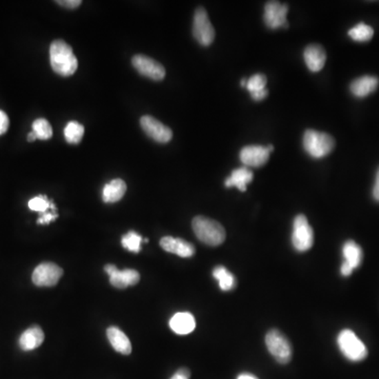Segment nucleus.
I'll return each mask as SVG.
<instances>
[{"label":"nucleus","instance_id":"2","mask_svg":"<svg viewBox=\"0 0 379 379\" xmlns=\"http://www.w3.org/2000/svg\"><path fill=\"white\" fill-rule=\"evenodd\" d=\"M192 227L197 238L210 247L221 245L225 240V227L218 221L205 216H196L193 219Z\"/></svg>","mask_w":379,"mask_h":379},{"label":"nucleus","instance_id":"16","mask_svg":"<svg viewBox=\"0 0 379 379\" xmlns=\"http://www.w3.org/2000/svg\"><path fill=\"white\" fill-rule=\"evenodd\" d=\"M379 79L376 76L366 75L355 79L351 83L350 91L357 99H365L376 91Z\"/></svg>","mask_w":379,"mask_h":379},{"label":"nucleus","instance_id":"1","mask_svg":"<svg viewBox=\"0 0 379 379\" xmlns=\"http://www.w3.org/2000/svg\"><path fill=\"white\" fill-rule=\"evenodd\" d=\"M50 61L56 74L69 77L79 68V61L74 55L73 50L65 41L57 39L50 47Z\"/></svg>","mask_w":379,"mask_h":379},{"label":"nucleus","instance_id":"30","mask_svg":"<svg viewBox=\"0 0 379 379\" xmlns=\"http://www.w3.org/2000/svg\"><path fill=\"white\" fill-rule=\"evenodd\" d=\"M9 117L5 112L0 110V135L5 134L6 132L9 129Z\"/></svg>","mask_w":379,"mask_h":379},{"label":"nucleus","instance_id":"4","mask_svg":"<svg viewBox=\"0 0 379 379\" xmlns=\"http://www.w3.org/2000/svg\"><path fill=\"white\" fill-rule=\"evenodd\" d=\"M337 345L342 355L350 362H362L368 356V349L366 345L349 329L339 333L337 336Z\"/></svg>","mask_w":379,"mask_h":379},{"label":"nucleus","instance_id":"31","mask_svg":"<svg viewBox=\"0 0 379 379\" xmlns=\"http://www.w3.org/2000/svg\"><path fill=\"white\" fill-rule=\"evenodd\" d=\"M57 217H59V214L56 212L43 213V214L38 218L37 223L38 225H47V223L55 221Z\"/></svg>","mask_w":379,"mask_h":379},{"label":"nucleus","instance_id":"24","mask_svg":"<svg viewBox=\"0 0 379 379\" xmlns=\"http://www.w3.org/2000/svg\"><path fill=\"white\" fill-rule=\"evenodd\" d=\"M213 277L218 281L219 288L223 291H231L236 286L234 275L227 271L223 265H218L213 270Z\"/></svg>","mask_w":379,"mask_h":379},{"label":"nucleus","instance_id":"26","mask_svg":"<svg viewBox=\"0 0 379 379\" xmlns=\"http://www.w3.org/2000/svg\"><path fill=\"white\" fill-rule=\"evenodd\" d=\"M83 134H85V127L77 121H70L65 127V139L71 145H77L81 143Z\"/></svg>","mask_w":379,"mask_h":379},{"label":"nucleus","instance_id":"17","mask_svg":"<svg viewBox=\"0 0 379 379\" xmlns=\"http://www.w3.org/2000/svg\"><path fill=\"white\" fill-rule=\"evenodd\" d=\"M303 59L311 72L320 71L326 65L327 53L319 45H309L303 52Z\"/></svg>","mask_w":379,"mask_h":379},{"label":"nucleus","instance_id":"34","mask_svg":"<svg viewBox=\"0 0 379 379\" xmlns=\"http://www.w3.org/2000/svg\"><path fill=\"white\" fill-rule=\"evenodd\" d=\"M373 198L379 203V167L377 170L376 177H375L374 187H373Z\"/></svg>","mask_w":379,"mask_h":379},{"label":"nucleus","instance_id":"6","mask_svg":"<svg viewBox=\"0 0 379 379\" xmlns=\"http://www.w3.org/2000/svg\"><path fill=\"white\" fill-rule=\"evenodd\" d=\"M314 243V233L305 215H297L293 223L292 245L298 252H307Z\"/></svg>","mask_w":379,"mask_h":379},{"label":"nucleus","instance_id":"37","mask_svg":"<svg viewBox=\"0 0 379 379\" xmlns=\"http://www.w3.org/2000/svg\"><path fill=\"white\" fill-rule=\"evenodd\" d=\"M240 85L243 88L247 87V79H241Z\"/></svg>","mask_w":379,"mask_h":379},{"label":"nucleus","instance_id":"22","mask_svg":"<svg viewBox=\"0 0 379 379\" xmlns=\"http://www.w3.org/2000/svg\"><path fill=\"white\" fill-rule=\"evenodd\" d=\"M127 185L123 179H114L105 185L103 191V201L107 203H117L125 196Z\"/></svg>","mask_w":379,"mask_h":379},{"label":"nucleus","instance_id":"7","mask_svg":"<svg viewBox=\"0 0 379 379\" xmlns=\"http://www.w3.org/2000/svg\"><path fill=\"white\" fill-rule=\"evenodd\" d=\"M193 35L199 45L209 47L212 45L215 38V30L207 17V11L203 8H198L195 11L193 21Z\"/></svg>","mask_w":379,"mask_h":379},{"label":"nucleus","instance_id":"12","mask_svg":"<svg viewBox=\"0 0 379 379\" xmlns=\"http://www.w3.org/2000/svg\"><path fill=\"white\" fill-rule=\"evenodd\" d=\"M141 125L145 134L159 143H169L173 137L172 130L154 117L145 115L141 119Z\"/></svg>","mask_w":379,"mask_h":379},{"label":"nucleus","instance_id":"11","mask_svg":"<svg viewBox=\"0 0 379 379\" xmlns=\"http://www.w3.org/2000/svg\"><path fill=\"white\" fill-rule=\"evenodd\" d=\"M132 65L141 75L152 81H163L165 76V70L161 63L145 55H135L132 59Z\"/></svg>","mask_w":379,"mask_h":379},{"label":"nucleus","instance_id":"14","mask_svg":"<svg viewBox=\"0 0 379 379\" xmlns=\"http://www.w3.org/2000/svg\"><path fill=\"white\" fill-rule=\"evenodd\" d=\"M105 271L110 276V283L112 286L117 289H125L127 287L135 286L141 279L139 273L133 269L119 271L115 265H107L105 267Z\"/></svg>","mask_w":379,"mask_h":379},{"label":"nucleus","instance_id":"33","mask_svg":"<svg viewBox=\"0 0 379 379\" xmlns=\"http://www.w3.org/2000/svg\"><path fill=\"white\" fill-rule=\"evenodd\" d=\"M191 373L187 368H181L171 377V379H190Z\"/></svg>","mask_w":379,"mask_h":379},{"label":"nucleus","instance_id":"13","mask_svg":"<svg viewBox=\"0 0 379 379\" xmlns=\"http://www.w3.org/2000/svg\"><path fill=\"white\" fill-rule=\"evenodd\" d=\"M342 255H344L345 261L341 265L340 273L342 276L348 277L352 274L355 269L362 265L364 253L362 248L354 240H348L342 247Z\"/></svg>","mask_w":379,"mask_h":379},{"label":"nucleus","instance_id":"18","mask_svg":"<svg viewBox=\"0 0 379 379\" xmlns=\"http://www.w3.org/2000/svg\"><path fill=\"white\" fill-rule=\"evenodd\" d=\"M196 327L194 316L189 312L176 313L170 320V328L178 335H187Z\"/></svg>","mask_w":379,"mask_h":379},{"label":"nucleus","instance_id":"23","mask_svg":"<svg viewBox=\"0 0 379 379\" xmlns=\"http://www.w3.org/2000/svg\"><path fill=\"white\" fill-rule=\"evenodd\" d=\"M267 85V77L263 74H255L247 81V90L250 92L253 101H261L268 96V90L265 89Z\"/></svg>","mask_w":379,"mask_h":379},{"label":"nucleus","instance_id":"15","mask_svg":"<svg viewBox=\"0 0 379 379\" xmlns=\"http://www.w3.org/2000/svg\"><path fill=\"white\" fill-rule=\"evenodd\" d=\"M161 247L165 252L172 253L183 258H189L195 254V247L189 241L167 236L161 238Z\"/></svg>","mask_w":379,"mask_h":379},{"label":"nucleus","instance_id":"27","mask_svg":"<svg viewBox=\"0 0 379 379\" xmlns=\"http://www.w3.org/2000/svg\"><path fill=\"white\" fill-rule=\"evenodd\" d=\"M141 243H143V237L134 231H130L129 233L123 235L121 239L123 248L133 253H139L141 251Z\"/></svg>","mask_w":379,"mask_h":379},{"label":"nucleus","instance_id":"3","mask_svg":"<svg viewBox=\"0 0 379 379\" xmlns=\"http://www.w3.org/2000/svg\"><path fill=\"white\" fill-rule=\"evenodd\" d=\"M303 149L313 158H322L330 154L335 147V141L324 132L307 130L303 135Z\"/></svg>","mask_w":379,"mask_h":379},{"label":"nucleus","instance_id":"21","mask_svg":"<svg viewBox=\"0 0 379 379\" xmlns=\"http://www.w3.org/2000/svg\"><path fill=\"white\" fill-rule=\"evenodd\" d=\"M253 173L247 167H238L234 170L229 178L225 179V185L227 187H235L240 191H247V185L253 181Z\"/></svg>","mask_w":379,"mask_h":379},{"label":"nucleus","instance_id":"25","mask_svg":"<svg viewBox=\"0 0 379 379\" xmlns=\"http://www.w3.org/2000/svg\"><path fill=\"white\" fill-rule=\"evenodd\" d=\"M348 35L357 43H367L372 39L374 30L365 23H359L358 25L349 30Z\"/></svg>","mask_w":379,"mask_h":379},{"label":"nucleus","instance_id":"19","mask_svg":"<svg viewBox=\"0 0 379 379\" xmlns=\"http://www.w3.org/2000/svg\"><path fill=\"white\" fill-rule=\"evenodd\" d=\"M45 340V333L38 326L25 330L19 338V346L23 351H32L41 347Z\"/></svg>","mask_w":379,"mask_h":379},{"label":"nucleus","instance_id":"35","mask_svg":"<svg viewBox=\"0 0 379 379\" xmlns=\"http://www.w3.org/2000/svg\"><path fill=\"white\" fill-rule=\"evenodd\" d=\"M237 379H258L255 375L250 374V373H243V374H239Z\"/></svg>","mask_w":379,"mask_h":379},{"label":"nucleus","instance_id":"5","mask_svg":"<svg viewBox=\"0 0 379 379\" xmlns=\"http://www.w3.org/2000/svg\"><path fill=\"white\" fill-rule=\"evenodd\" d=\"M265 346L279 364L287 365L292 359V346L280 331L273 329L265 335Z\"/></svg>","mask_w":379,"mask_h":379},{"label":"nucleus","instance_id":"28","mask_svg":"<svg viewBox=\"0 0 379 379\" xmlns=\"http://www.w3.org/2000/svg\"><path fill=\"white\" fill-rule=\"evenodd\" d=\"M32 127H33V132L37 136V139L48 141L53 136V130H52L51 125L47 119H36L32 125Z\"/></svg>","mask_w":379,"mask_h":379},{"label":"nucleus","instance_id":"36","mask_svg":"<svg viewBox=\"0 0 379 379\" xmlns=\"http://www.w3.org/2000/svg\"><path fill=\"white\" fill-rule=\"evenodd\" d=\"M36 139H37V136H36L35 133H34L33 131H32L31 133H29V135H28V141L32 143V141H35Z\"/></svg>","mask_w":379,"mask_h":379},{"label":"nucleus","instance_id":"9","mask_svg":"<svg viewBox=\"0 0 379 379\" xmlns=\"http://www.w3.org/2000/svg\"><path fill=\"white\" fill-rule=\"evenodd\" d=\"M274 150L273 145H247L241 149L239 158L245 167H259L268 163L270 153Z\"/></svg>","mask_w":379,"mask_h":379},{"label":"nucleus","instance_id":"29","mask_svg":"<svg viewBox=\"0 0 379 379\" xmlns=\"http://www.w3.org/2000/svg\"><path fill=\"white\" fill-rule=\"evenodd\" d=\"M30 210L35 211V212L45 213L48 209H52V211H55V205L53 201H49L45 196L39 195V196L34 197L29 201Z\"/></svg>","mask_w":379,"mask_h":379},{"label":"nucleus","instance_id":"20","mask_svg":"<svg viewBox=\"0 0 379 379\" xmlns=\"http://www.w3.org/2000/svg\"><path fill=\"white\" fill-rule=\"evenodd\" d=\"M107 336L112 347L116 352L123 355H130L132 352V345L127 335L119 330L117 327H110L107 330Z\"/></svg>","mask_w":379,"mask_h":379},{"label":"nucleus","instance_id":"10","mask_svg":"<svg viewBox=\"0 0 379 379\" xmlns=\"http://www.w3.org/2000/svg\"><path fill=\"white\" fill-rule=\"evenodd\" d=\"M288 5L278 3V1H269L265 3L263 21L269 29L276 30L278 28H288L287 14Z\"/></svg>","mask_w":379,"mask_h":379},{"label":"nucleus","instance_id":"32","mask_svg":"<svg viewBox=\"0 0 379 379\" xmlns=\"http://www.w3.org/2000/svg\"><path fill=\"white\" fill-rule=\"evenodd\" d=\"M61 7L68 8V9H76L81 5V0H61V1H56Z\"/></svg>","mask_w":379,"mask_h":379},{"label":"nucleus","instance_id":"8","mask_svg":"<svg viewBox=\"0 0 379 379\" xmlns=\"http://www.w3.org/2000/svg\"><path fill=\"white\" fill-rule=\"evenodd\" d=\"M63 271L53 263H43L36 267L32 274V280L37 287H54L59 283Z\"/></svg>","mask_w":379,"mask_h":379}]
</instances>
